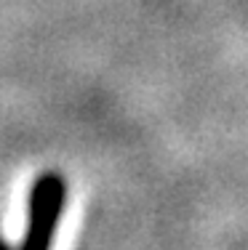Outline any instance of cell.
<instances>
[{
	"label": "cell",
	"instance_id": "cell-1",
	"mask_svg": "<svg viewBox=\"0 0 248 250\" xmlns=\"http://www.w3.org/2000/svg\"><path fill=\"white\" fill-rule=\"evenodd\" d=\"M64 200H67V181L59 173H43L35 178L27 197V231L22 248L45 250L54 242L59 218L64 213Z\"/></svg>",
	"mask_w": 248,
	"mask_h": 250
},
{
	"label": "cell",
	"instance_id": "cell-2",
	"mask_svg": "<svg viewBox=\"0 0 248 250\" xmlns=\"http://www.w3.org/2000/svg\"><path fill=\"white\" fill-rule=\"evenodd\" d=\"M0 248H5V242H3V240H0Z\"/></svg>",
	"mask_w": 248,
	"mask_h": 250
}]
</instances>
